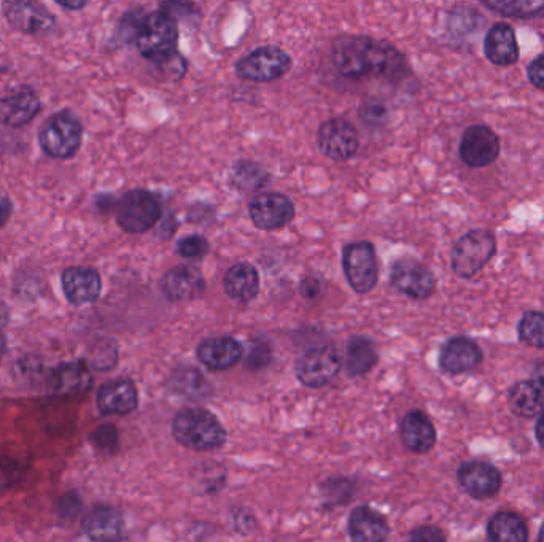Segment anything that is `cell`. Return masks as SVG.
<instances>
[{"instance_id":"obj_1","label":"cell","mask_w":544,"mask_h":542,"mask_svg":"<svg viewBox=\"0 0 544 542\" xmlns=\"http://www.w3.org/2000/svg\"><path fill=\"white\" fill-rule=\"evenodd\" d=\"M331 59L339 74L352 80L381 77L398 82L409 72L408 61L397 48L363 35L339 39L331 51Z\"/></svg>"},{"instance_id":"obj_2","label":"cell","mask_w":544,"mask_h":542,"mask_svg":"<svg viewBox=\"0 0 544 542\" xmlns=\"http://www.w3.org/2000/svg\"><path fill=\"white\" fill-rule=\"evenodd\" d=\"M172 434L177 442L196 452H210L225 446L226 430L222 422L206 409L190 407L175 415Z\"/></svg>"},{"instance_id":"obj_3","label":"cell","mask_w":544,"mask_h":542,"mask_svg":"<svg viewBox=\"0 0 544 542\" xmlns=\"http://www.w3.org/2000/svg\"><path fill=\"white\" fill-rule=\"evenodd\" d=\"M136 45L140 55L155 64H164L177 56L179 26L174 16L153 12L137 24Z\"/></svg>"},{"instance_id":"obj_4","label":"cell","mask_w":544,"mask_h":542,"mask_svg":"<svg viewBox=\"0 0 544 542\" xmlns=\"http://www.w3.org/2000/svg\"><path fill=\"white\" fill-rule=\"evenodd\" d=\"M497 253V239L487 229H473L455 242L451 266L460 279H473Z\"/></svg>"},{"instance_id":"obj_5","label":"cell","mask_w":544,"mask_h":542,"mask_svg":"<svg viewBox=\"0 0 544 542\" xmlns=\"http://www.w3.org/2000/svg\"><path fill=\"white\" fill-rule=\"evenodd\" d=\"M39 142L42 150L50 158H74L82 147V123L72 113H56L55 117H51L47 123L43 124Z\"/></svg>"},{"instance_id":"obj_6","label":"cell","mask_w":544,"mask_h":542,"mask_svg":"<svg viewBox=\"0 0 544 542\" xmlns=\"http://www.w3.org/2000/svg\"><path fill=\"white\" fill-rule=\"evenodd\" d=\"M163 215L160 199L145 190H133L120 199L117 223L125 233L142 234L158 223Z\"/></svg>"},{"instance_id":"obj_7","label":"cell","mask_w":544,"mask_h":542,"mask_svg":"<svg viewBox=\"0 0 544 542\" xmlns=\"http://www.w3.org/2000/svg\"><path fill=\"white\" fill-rule=\"evenodd\" d=\"M342 269L350 288L358 295H366L376 287L379 279L376 248L371 242L360 241L344 247Z\"/></svg>"},{"instance_id":"obj_8","label":"cell","mask_w":544,"mask_h":542,"mask_svg":"<svg viewBox=\"0 0 544 542\" xmlns=\"http://www.w3.org/2000/svg\"><path fill=\"white\" fill-rule=\"evenodd\" d=\"M292 69V58L279 47H261L236 64L238 77L249 82L268 83Z\"/></svg>"},{"instance_id":"obj_9","label":"cell","mask_w":544,"mask_h":542,"mask_svg":"<svg viewBox=\"0 0 544 542\" xmlns=\"http://www.w3.org/2000/svg\"><path fill=\"white\" fill-rule=\"evenodd\" d=\"M341 357L333 345L312 347L296 361V377L309 388L330 384L341 369Z\"/></svg>"},{"instance_id":"obj_10","label":"cell","mask_w":544,"mask_h":542,"mask_svg":"<svg viewBox=\"0 0 544 542\" xmlns=\"http://www.w3.org/2000/svg\"><path fill=\"white\" fill-rule=\"evenodd\" d=\"M390 283L398 293L414 301H425L436 290L433 272L414 258H401L393 263Z\"/></svg>"},{"instance_id":"obj_11","label":"cell","mask_w":544,"mask_h":542,"mask_svg":"<svg viewBox=\"0 0 544 542\" xmlns=\"http://www.w3.org/2000/svg\"><path fill=\"white\" fill-rule=\"evenodd\" d=\"M317 145L323 155L336 163H344L354 158L360 147L358 131L354 124L344 118H331L325 121L317 132Z\"/></svg>"},{"instance_id":"obj_12","label":"cell","mask_w":544,"mask_h":542,"mask_svg":"<svg viewBox=\"0 0 544 542\" xmlns=\"http://www.w3.org/2000/svg\"><path fill=\"white\" fill-rule=\"evenodd\" d=\"M253 225L265 231L285 228L295 218V204L282 193H260L249 204Z\"/></svg>"},{"instance_id":"obj_13","label":"cell","mask_w":544,"mask_h":542,"mask_svg":"<svg viewBox=\"0 0 544 542\" xmlns=\"http://www.w3.org/2000/svg\"><path fill=\"white\" fill-rule=\"evenodd\" d=\"M500 139L486 124H475L463 132L459 153L470 167H487L500 155Z\"/></svg>"},{"instance_id":"obj_14","label":"cell","mask_w":544,"mask_h":542,"mask_svg":"<svg viewBox=\"0 0 544 542\" xmlns=\"http://www.w3.org/2000/svg\"><path fill=\"white\" fill-rule=\"evenodd\" d=\"M2 10L8 24L23 34H47L55 28V16L51 15L48 8L37 2H29V0L5 2Z\"/></svg>"},{"instance_id":"obj_15","label":"cell","mask_w":544,"mask_h":542,"mask_svg":"<svg viewBox=\"0 0 544 542\" xmlns=\"http://www.w3.org/2000/svg\"><path fill=\"white\" fill-rule=\"evenodd\" d=\"M460 485L475 500H487L502 488V474L486 461H468L459 468Z\"/></svg>"},{"instance_id":"obj_16","label":"cell","mask_w":544,"mask_h":542,"mask_svg":"<svg viewBox=\"0 0 544 542\" xmlns=\"http://www.w3.org/2000/svg\"><path fill=\"white\" fill-rule=\"evenodd\" d=\"M64 295L72 306L82 307L98 301L102 291L99 272L85 266H72L61 275Z\"/></svg>"},{"instance_id":"obj_17","label":"cell","mask_w":544,"mask_h":542,"mask_svg":"<svg viewBox=\"0 0 544 542\" xmlns=\"http://www.w3.org/2000/svg\"><path fill=\"white\" fill-rule=\"evenodd\" d=\"M206 287L204 277L193 266H177L169 269L160 282L164 298L172 302L188 301L201 295Z\"/></svg>"},{"instance_id":"obj_18","label":"cell","mask_w":544,"mask_h":542,"mask_svg":"<svg viewBox=\"0 0 544 542\" xmlns=\"http://www.w3.org/2000/svg\"><path fill=\"white\" fill-rule=\"evenodd\" d=\"M482 363V350L468 337H452L444 344L440 355V366L447 374L459 376L473 371Z\"/></svg>"},{"instance_id":"obj_19","label":"cell","mask_w":544,"mask_h":542,"mask_svg":"<svg viewBox=\"0 0 544 542\" xmlns=\"http://www.w3.org/2000/svg\"><path fill=\"white\" fill-rule=\"evenodd\" d=\"M42 109L39 94L32 88H21L0 99V123L10 128H21L31 123Z\"/></svg>"},{"instance_id":"obj_20","label":"cell","mask_w":544,"mask_h":542,"mask_svg":"<svg viewBox=\"0 0 544 542\" xmlns=\"http://www.w3.org/2000/svg\"><path fill=\"white\" fill-rule=\"evenodd\" d=\"M244 357V347L233 337H210L198 347V358L210 371L233 368Z\"/></svg>"},{"instance_id":"obj_21","label":"cell","mask_w":544,"mask_h":542,"mask_svg":"<svg viewBox=\"0 0 544 542\" xmlns=\"http://www.w3.org/2000/svg\"><path fill=\"white\" fill-rule=\"evenodd\" d=\"M484 53L492 64L500 67L513 66L519 61V45L510 24L495 23L484 39Z\"/></svg>"},{"instance_id":"obj_22","label":"cell","mask_w":544,"mask_h":542,"mask_svg":"<svg viewBox=\"0 0 544 542\" xmlns=\"http://www.w3.org/2000/svg\"><path fill=\"white\" fill-rule=\"evenodd\" d=\"M139 404L136 385L128 379L112 380L102 385L98 393V407L102 414L128 415Z\"/></svg>"},{"instance_id":"obj_23","label":"cell","mask_w":544,"mask_h":542,"mask_svg":"<svg viewBox=\"0 0 544 542\" xmlns=\"http://www.w3.org/2000/svg\"><path fill=\"white\" fill-rule=\"evenodd\" d=\"M83 528L88 538L94 542H120L125 530V522L117 509L101 506L91 511L83 520Z\"/></svg>"},{"instance_id":"obj_24","label":"cell","mask_w":544,"mask_h":542,"mask_svg":"<svg viewBox=\"0 0 544 542\" xmlns=\"http://www.w3.org/2000/svg\"><path fill=\"white\" fill-rule=\"evenodd\" d=\"M349 535L352 542H385L389 523L374 509L360 506L350 514Z\"/></svg>"},{"instance_id":"obj_25","label":"cell","mask_w":544,"mask_h":542,"mask_svg":"<svg viewBox=\"0 0 544 542\" xmlns=\"http://www.w3.org/2000/svg\"><path fill=\"white\" fill-rule=\"evenodd\" d=\"M223 287L233 301L247 304L260 293V275L252 264L236 263L226 272Z\"/></svg>"},{"instance_id":"obj_26","label":"cell","mask_w":544,"mask_h":542,"mask_svg":"<svg viewBox=\"0 0 544 542\" xmlns=\"http://www.w3.org/2000/svg\"><path fill=\"white\" fill-rule=\"evenodd\" d=\"M401 439L411 452H430L436 444L435 426L424 412L411 411L401 423Z\"/></svg>"},{"instance_id":"obj_27","label":"cell","mask_w":544,"mask_h":542,"mask_svg":"<svg viewBox=\"0 0 544 542\" xmlns=\"http://www.w3.org/2000/svg\"><path fill=\"white\" fill-rule=\"evenodd\" d=\"M51 388L58 395H77L90 390L93 377L82 361L59 364L51 374Z\"/></svg>"},{"instance_id":"obj_28","label":"cell","mask_w":544,"mask_h":542,"mask_svg":"<svg viewBox=\"0 0 544 542\" xmlns=\"http://www.w3.org/2000/svg\"><path fill=\"white\" fill-rule=\"evenodd\" d=\"M508 404L514 414L532 419L544 412V390L535 380H522L511 388Z\"/></svg>"},{"instance_id":"obj_29","label":"cell","mask_w":544,"mask_h":542,"mask_svg":"<svg viewBox=\"0 0 544 542\" xmlns=\"http://www.w3.org/2000/svg\"><path fill=\"white\" fill-rule=\"evenodd\" d=\"M490 542H529V530L524 520L514 512H498L489 522Z\"/></svg>"},{"instance_id":"obj_30","label":"cell","mask_w":544,"mask_h":542,"mask_svg":"<svg viewBox=\"0 0 544 542\" xmlns=\"http://www.w3.org/2000/svg\"><path fill=\"white\" fill-rule=\"evenodd\" d=\"M377 350L365 337H354L347 345V372L350 376H363L376 366Z\"/></svg>"},{"instance_id":"obj_31","label":"cell","mask_w":544,"mask_h":542,"mask_svg":"<svg viewBox=\"0 0 544 542\" xmlns=\"http://www.w3.org/2000/svg\"><path fill=\"white\" fill-rule=\"evenodd\" d=\"M484 7L510 18H544V2L532 0H482Z\"/></svg>"},{"instance_id":"obj_32","label":"cell","mask_w":544,"mask_h":542,"mask_svg":"<svg viewBox=\"0 0 544 542\" xmlns=\"http://www.w3.org/2000/svg\"><path fill=\"white\" fill-rule=\"evenodd\" d=\"M268 180V172L260 164L252 163V161H241V163L234 164L233 171H231V182L242 193L260 190L268 183Z\"/></svg>"},{"instance_id":"obj_33","label":"cell","mask_w":544,"mask_h":542,"mask_svg":"<svg viewBox=\"0 0 544 542\" xmlns=\"http://www.w3.org/2000/svg\"><path fill=\"white\" fill-rule=\"evenodd\" d=\"M517 334L524 344L535 349H544V312H525L517 325Z\"/></svg>"},{"instance_id":"obj_34","label":"cell","mask_w":544,"mask_h":542,"mask_svg":"<svg viewBox=\"0 0 544 542\" xmlns=\"http://www.w3.org/2000/svg\"><path fill=\"white\" fill-rule=\"evenodd\" d=\"M171 380L172 390L180 395H206L207 388H210L203 374L193 368H180L172 374Z\"/></svg>"},{"instance_id":"obj_35","label":"cell","mask_w":544,"mask_h":542,"mask_svg":"<svg viewBox=\"0 0 544 542\" xmlns=\"http://www.w3.org/2000/svg\"><path fill=\"white\" fill-rule=\"evenodd\" d=\"M24 469L18 461L0 457V490H8L23 481Z\"/></svg>"},{"instance_id":"obj_36","label":"cell","mask_w":544,"mask_h":542,"mask_svg":"<svg viewBox=\"0 0 544 542\" xmlns=\"http://www.w3.org/2000/svg\"><path fill=\"white\" fill-rule=\"evenodd\" d=\"M209 250V242L203 236H187L177 242V252L183 258H203Z\"/></svg>"},{"instance_id":"obj_37","label":"cell","mask_w":544,"mask_h":542,"mask_svg":"<svg viewBox=\"0 0 544 542\" xmlns=\"http://www.w3.org/2000/svg\"><path fill=\"white\" fill-rule=\"evenodd\" d=\"M271 360V349L266 344H255L247 357V366L252 369H260Z\"/></svg>"},{"instance_id":"obj_38","label":"cell","mask_w":544,"mask_h":542,"mask_svg":"<svg viewBox=\"0 0 544 542\" xmlns=\"http://www.w3.org/2000/svg\"><path fill=\"white\" fill-rule=\"evenodd\" d=\"M409 542H446V538L440 528L425 525V527H419L412 531Z\"/></svg>"},{"instance_id":"obj_39","label":"cell","mask_w":544,"mask_h":542,"mask_svg":"<svg viewBox=\"0 0 544 542\" xmlns=\"http://www.w3.org/2000/svg\"><path fill=\"white\" fill-rule=\"evenodd\" d=\"M527 75H529L530 83L535 88L544 91V55H540L530 62Z\"/></svg>"},{"instance_id":"obj_40","label":"cell","mask_w":544,"mask_h":542,"mask_svg":"<svg viewBox=\"0 0 544 542\" xmlns=\"http://www.w3.org/2000/svg\"><path fill=\"white\" fill-rule=\"evenodd\" d=\"M385 115H387V112H385L384 107L377 104H368L363 109H360V117L371 124H376L384 120Z\"/></svg>"},{"instance_id":"obj_41","label":"cell","mask_w":544,"mask_h":542,"mask_svg":"<svg viewBox=\"0 0 544 542\" xmlns=\"http://www.w3.org/2000/svg\"><path fill=\"white\" fill-rule=\"evenodd\" d=\"M13 204L5 194H0V226H5L12 217Z\"/></svg>"},{"instance_id":"obj_42","label":"cell","mask_w":544,"mask_h":542,"mask_svg":"<svg viewBox=\"0 0 544 542\" xmlns=\"http://www.w3.org/2000/svg\"><path fill=\"white\" fill-rule=\"evenodd\" d=\"M533 380L544 390V360L538 361L533 368Z\"/></svg>"},{"instance_id":"obj_43","label":"cell","mask_w":544,"mask_h":542,"mask_svg":"<svg viewBox=\"0 0 544 542\" xmlns=\"http://www.w3.org/2000/svg\"><path fill=\"white\" fill-rule=\"evenodd\" d=\"M535 434H537V439L538 442H540V446L544 449V412L540 415V419H538Z\"/></svg>"},{"instance_id":"obj_44","label":"cell","mask_w":544,"mask_h":542,"mask_svg":"<svg viewBox=\"0 0 544 542\" xmlns=\"http://www.w3.org/2000/svg\"><path fill=\"white\" fill-rule=\"evenodd\" d=\"M58 5L67 8V10H82L86 7V2H67V0H58Z\"/></svg>"},{"instance_id":"obj_45","label":"cell","mask_w":544,"mask_h":542,"mask_svg":"<svg viewBox=\"0 0 544 542\" xmlns=\"http://www.w3.org/2000/svg\"><path fill=\"white\" fill-rule=\"evenodd\" d=\"M8 317H10L8 307L5 306L4 302H0V328H4V326L7 325Z\"/></svg>"},{"instance_id":"obj_46","label":"cell","mask_w":544,"mask_h":542,"mask_svg":"<svg viewBox=\"0 0 544 542\" xmlns=\"http://www.w3.org/2000/svg\"><path fill=\"white\" fill-rule=\"evenodd\" d=\"M5 352H7V341H5L4 334L0 333V360L4 358Z\"/></svg>"},{"instance_id":"obj_47","label":"cell","mask_w":544,"mask_h":542,"mask_svg":"<svg viewBox=\"0 0 544 542\" xmlns=\"http://www.w3.org/2000/svg\"><path fill=\"white\" fill-rule=\"evenodd\" d=\"M538 542H544V523L540 530V536H538Z\"/></svg>"}]
</instances>
